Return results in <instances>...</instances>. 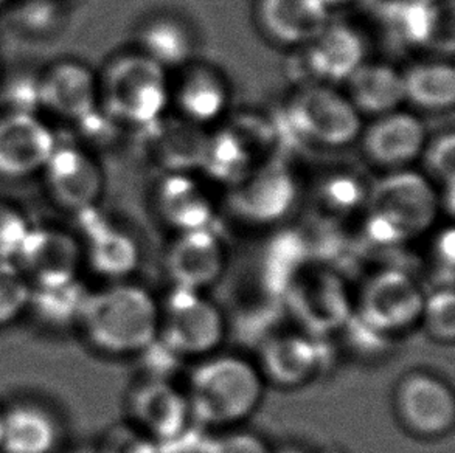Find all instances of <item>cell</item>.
<instances>
[{"label": "cell", "instance_id": "cell-31", "mask_svg": "<svg viewBox=\"0 0 455 453\" xmlns=\"http://www.w3.org/2000/svg\"><path fill=\"white\" fill-rule=\"evenodd\" d=\"M419 330L437 345H454L455 292L452 284H437L431 290H426Z\"/></svg>", "mask_w": 455, "mask_h": 453}, {"label": "cell", "instance_id": "cell-9", "mask_svg": "<svg viewBox=\"0 0 455 453\" xmlns=\"http://www.w3.org/2000/svg\"><path fill=\"white\" fill-rule=\"evenodd\" d=\"M286 115L299 137L319 147H347L363 132V116L326 84L302 87L290 99Z\"/></svg>", "mask_w": 455, "mask_h": 453}, {"label": "cell", "instance_id": "cell-23", "mask_svg": "<svg viewBox=\"0 0 455 453\" xmlns=\"http://www.w3.org/2000/svg\"><path fill=\"white\" fill-rule=\"evenodd\" d=\"M83 259L106 282L131 280L142 261V250L131 233L109 224H97L86 232Z\"/></svg>", "mask_w": 455, "mask_h": 453}, {"label": "cell", "instance_id": "cell-25", "mask_svg": "<svg viewBox=\"0 0 455 453\" xmlns=\"http://www.w3.org/2000/svg\"><path fill=\"white\" fill-rule=\"evenodd\" d=\"M172 99L182 114V120L196 126L207 124L218 120L228 107V83L210 66H185Z\"/></svg>", "mask_w": 455, "mask_h": 453}, {"label": "cell", "instance_id": "cell-36", "mask_svg": "<svg viewBox=\"0 0 455 453\" xmlns=\"http://www.w3.org/2000/svg\"><path fill=\"white\" fill-rule=\"evenodd\" d=\"M95 449L99 453H160L162 448L126 419L106 430Z\"/></svg>", "mask_w": 455, "mask_h": 453}, {"label": "cell", "instance_id": "cell-5", "mask_svg": "<svg viewBox=\"0 0 455 453\" xmlns=\"http://www.w3.org/2000/svg\"><path fill=\"white\" fill-rule=\"evenodd\" d=\"M228 317L207 292L172 288L159 298L157 343L176 361L197 362L221 351Z\"/></svg>", "mask_w": 455, "mask_h": 453}, {"label": "cell", "instance_id": "cell-35", "mask_svg": "<svg viewBox=\"0 0 455 453\" xmlns=\"http://www.w3.org/2000/svg\"><path fill=\"white\" fill-rule=\"evenodd\" d=\"M197 453H275L263 436L243 427L210 432Z\"/></svg>", "mask_w": 455, "mask_h": 453}, {"label": "cell", "instance_id": "cell-37", "mask_svg": "<svg viewBox=\"0 0 455 453\" xmlns=\"http://www.w3.org/2000/svg\"><path fill=\"white\" fill-rule=\"evenodd\" d=\"M425 165L432 178L440 184L455 182V139L452 132L440 135L437 139L426 143Z\"/></svg>", "mask_w": 455, "mask_h": 453}, {"label": "cell", "instance_id": "cell-13", "mask_svg": "<svg viewBox=\"0 0 455 453\" xmlns=\"http://www.w3.org/2000/svg\"><path fill=\"white\" fill-rule=\"evenodd\" d=\"M228 270L226 245L212 226L176 233L165 255L172 288L209 292Z\"/></svg>", "mask_w": 455, "mask_h": 453}, {"label": "cell", "instance_id": "cell-27", "mask_svg": "<svg viewBox=\"0 0 455 453\" xmlns=\"http://www.w3.org/2000/svg\"><path fill=\"white\" fill-rule=\"evenodd\" d=\"M406 101L419 109L442 112L455 103V70L444 61L413 64L403 72Z\"/></svg>", "mask_w": 455, "mask_h": 453}, {"label": "cell", "instance_id": "cell-24", "mask_svg": "<svg viewBox=\"0 0 455 453\" xmlns=\"http://www.w3.org/2000/svg\"><path fill=\"white\" fill-rule=\"evenodd\" d=\"M347 99L359 115L381 116L406 103L403 72L382 62H363L345 81Z\"/></svg>", "mask_w": 455, "mask_h": 453}, {"label": "cell", "instance_id": "cell-15", "mask_svg": "<svg viewBox=\"0 0 455 453\" xmlns=\"http://www.w3.org/2000/svg\"><path fill=\"white\" fill-rule=\"evenodd\" d=\"M363 134V153L373 163L388 170H404L419 159L427 143L425 124L409 112L376 116Z\"/></svg>", "mask_w": 455, "mask_h": 453}, {"label": "cell", "instance_id": "cell-44", "mask_svg": "<svg viewBox=\"0 0 455 453\" xmlns=\"http://www.w3.org/2000/svg\"><path fill=\"white\" fill-rule=\"evenodd\" d=\"M0 411H2V410H0Z\"/></svg>", "mask_w": 455, "mask_h": 453}, {"label": "cell", "instance_id": "cell-10", "mask_svg": "<svg viewBox=\"0 0 455 453\" xmlns=\"http://www.w3.org/2000/svg\"><path fill=\"white\" fill-rule=\"evenodd\" d=\"M128 421L160 448L178 442L195 427L184 386L170 378L147 376L126 399Z\"/></svg>", "mask_w": 455, "mask_h": 453}, {"label": "cell", "instance_id": "cell-33", "mask_svg": "<svg viewBox=\"0 0 455 453\" xmlns=\"http://www.w3.org/2000/svg\"><path fill=\"white\" fill-rule=\"evenodd\" d=\"M31 282L14 261L0 259V328L16 323L28 313Z\"/></svg>", "mask_w": 455, "mask_h": 453}, {"label": "cell", "instance_id": "cell-38", "mask_svg": "<svg viewBox=\"0 0 455 453\" xmlns=\"http://www.w3.org/2000/svg\"><path fill=\"white\" fill-rule=\"evenodd\" d=\"M30 232L31 226L18 210L0 203V259L16 261Z\"/></svg>", "mask_w": 455, "mask_h": 453}, {"label": "cell", "instance_id": "cell-14", "mask_svg": "<svg viewBox=\"0 0 455 453\" xmlns=\"http://www.w3.org/2000/svg\"><path fill=\"white\" fill-rule=\"evenodd\" d=\"M56 147L52 131L33 112L0 118V174L18 179L41 171Z\"/></svg>", "mask_w": 455, "mask_h": 453}, {"label": "cell", "instance_id": "cell-43", "mask_svg": "<svg viewBox=\"0 0 455 453\" xmlns=\"http://www.w3.org/2000/svg\"><path fill=\"white\" fill-rule=\"evenodd\" d=\"M6 0H0V6L4 5L5 4Z\"/></svg>", "mask_w": 455, "mask_h": 453}, {"label": "cell", "instance_id": "cell-20", "mask_svg": "<svg viewBox=\"0 0 455 453\" xmlns=\"http://www.w3.org/2000/svg\"><path fill=\"white\" fill-rule=\"evenodd\" d=\"M83 261V247L72 236L53 230L31 228L14 263L31 282H41L80 275Z\"/></svg>", "mask_w": 455, "mask_h": 453}, {"label": "cell", "instance_id": "cell-19", "mask_svg": "<svg viewBox=\"0 0 455 453\" xmlns=\"http://www.w3.org/2000/svg\"><path fill=\"white\" fill-rule=\"evenodd\" d=\"M44 170L49 176L52 193L66 209L75 211L92 209L101 196L103 178L100 168L81 151L56 147Z\"/></svg>", "mask_w": 455, "mask_h": 453}, {"label": "cell", "instance_id": "cell-29", "mask_svg": "<svg viewBox=\"0 0 455 453\" xmlns=\"http://www.w3.org/2000/svg\"><path fill=\"white\" fill-rule=\"evenodd\" d=\"M143 55L168 68H185L195 52V43L188 28L170 16L149 20L140 31Z\"/></svg>", "mask_w": 455, "mask_h": 453}, {"label": "cell", "instance_id": "cell-34", "mask_svg": "<svg viewBox=\"0 0 455 453\" xmlns=\"http://www.w3.org/2000/svg\"><path fill=\"white\" fill-rule=\"evenodd\" d=\"M369 191L351 174H334L326 179L319 191L320 203L331 213H350L367 201Z\"/></svg>", "mask_w": 455, "mask_h": 453}, {"label": "cell", "instance_id": "cell-11", "mask_svg": "<svg viewBox=\"0 0 455 453\" xmlns=\"http://www.w3.org/2000/svg\"><path fill=\"white\" fill-rule=\"evenodd\" d=\"M325 340L292 328L272 332L259 345L253 359L266 385L292 392L309 385L325 365Z\"/></svg>", "mask_w": 455, "mask_h": 453}, {"label": "cell", "instance_id": "cell-30", "mask_svg": "<svg viewBox=\"0 0 455 453\" xmlns=\"http://www.w3.org/2000/svg\"><path fill=\"white\" fill-rule=\"evenodd\" d=\"M452 27L454 0H411L401 10V33L417 45H443L444 28Z\"/></svg>", "mask_w": 455, "mask_h": 453}, {"label": "cell", "instance_id": "cell-28", "mask_svg": "<svg viewBox=\"0 0 455 453\" xmlns=\"http://www.w3.org/2000/svg\"><path fill=\"white\" fill-rule=\"evenodd\" d=\"M252 165V149L240 132L230 129L205 137L199 168L210 178L235 187L253 171Z\"/></svg>", "mask_w": 455, "mask_h": 453}, {"label": "cell", "instance_id": "cell-3", "mask_svg": "<svg viewBox=\"0 0 455 453\" xmlns=\"http://www.w3.org/2000/svg\"><path fill=\"white\" fill-rule=\"evenodd\" d=\"M365 210L369 241L381 247H396L429 232L437 222L442 203L425 176L398 170L370 188Z\"/></svg>", "mask_w": 455, "mask_h": 453}, {"label": "cell", "instance_id": "cell-7", "mask_svg": "<svg viewBox=\"0 0 455 453\" xmlns=\"http://www.w3.org/2000/svg\"><path fill=\"white\" fill-rule=\"evenodd\" d=\"M101 92L114 118L137 128L162 120L172 99L165 68L142 52L112 62Z\"/></svg>", "mask_w": 455, "mask_h": 453}, {"label": "cell", "instance_id": "cell-39", "mask_svg": "<svg viewBox=\"0 0 455 453\" xmlns=\"http://www.w3.org/2000/svg\"><path fill=\"white\" fill-rule=\"evenodd\" d=\"M431 261L438 274H443V282L452 284L455 264V233L450 226L438 234L431 250Z\"/></svg>", "mask_w": 455, "mask_h": 453}, {"label": "cell", "instance_id": "cell-40", "mask_svg": "<svg viewBox=\"0 0 455 453\" xmlns=\"http://www.w3.org/2000/svg\"><path fill=\"white\" fill-rule=\"evenodd\" d=\"M68 453H99V450L95 448H80V449H75V450H72V452Z\"/></svg>", "mask_w": 455, "mask_h": 453}, {"label": "cell", "instance_id": "cell-17", "mask_svg": "<svg viewBox=\"0 0 455 453\" xmlns=\"http://www.w3.org/2000/svg\"><path fill=\"white\" fill-rule=\"evenodd\" d=\"M156 207L176 233L212 226L216 209L205 187L187 172H170L157 187Z\"/></svg>", "mask_w": 455, "mask_h": 453}, {"label": "cell", "instance_id": "cell-16", "mask_svg": "<svg viewBox=\"0 0 455 453\" xmlns=\"http://www.w3.org/2000/svg\"><path fill=\"white\" fill-rule=\"evenodd\" d=\"M55 413L31 401L0 411V453H55L61 444Z\"/></svg>", "mask_w": 455, "mask_h": 453}, {"label": "cell", "instance_id": "cell-1", "mask_svg": "<svg viewBox=\"0 0 455 453\" xmlns=\"http://www.w3.org/2000/svg\"><path fill=\"white\" fill-rule=\"evenodd\" d=\"M266 388L255 361L222 351L193 362L184 385L193 424L207 432L243 427L263 404Z\"/></svg>", "mask_w": 455, "mask_h": 453}, {"label": "cell", "instance_id": "cell-4", "mask_svg": "<svg viewBox=\"0 0 455 453\" xmlns=\"http://www.w3.org/2000/svg\"><path fill=\"white\" fill-rule=\"evenodd\" d=\"M426 290L412 272L381 267L355 290L353 319L378 338L394 342L419 330Z\"/></svg>", "mask_w": 455, "mask_h": 453}, {"label": "cell", "instance_id": "cell-6", "mask_svg": "<svg viewBox=\"0 0 455 453\" xmlns=\"http://www.w3.org/2000/svg\"><path fill=\"white\" fill-rule=\"evenodd\" d=\"M280 298L294 328L320 340L342 332L355 314V290L328 266L307 264Z\"/></svg>", "mask_w": 455, "mask_h": 453}, {"label": "cell", "instance_id": "cell-12", "mask_svg": "<svg viewBox=\"0 0 455 453\" xmlns=\"http://www.w3.org/2000/svg\"><path fill=\"white\" fill-rule=\"evenodd\" d=\"M299 197L294 174L282 163H266L232 187L230 210L249 226H277L291 215Z\"/></svg>", "mask_w": 455, "mask_h": 453}, {"label": "cell", "instance_id": "cell-8", "mask_svg": "<svg viewBox=\"0 0 455 453\" xmlns=\"http://www.w3.org/2000/svg\"><path fill=\"white\" fill-rule=\"evenodd\" d=\"M401 429L421 441H438L455 427V392L450 380L425 368L401 374L392 392Z\"/></svg>", "mask_w": 455, "mask_h": 453}, {"label": "cell", "instance_id": "cell-26", "mask_svg": "<svg viewBox=\"0 0 455 453\" xmlns=\"http://www.w3.org/2000/svg\"><path fill=\"white\" fill-rule=\"evenodd\" d=\"M89 292L80 275L31 282L28 313L33 314L41 325L52 330L74 328L80 323Z\"/></svg>", "mask_w": 455, "mask_h": 453}, {"label": "cell", "instance_id": "cell-22", "mask_svg": "<svg viewBox=\"0 0 455 453\" xmlns=\"http://www.w3.org/2000/svg\"><path fill=\"white\" fill-rule=\"evenodd\" d=\"M99 84L89 68L66 62L39 83V99L50 111L72 120H86L97 107Z\"/></svg>", "mask_w": 455, "mask_h": 453}, {"label": "cell", "instance_id": "cell-18", "mask_svg": "<svg viewBox=\"0 0 455 453\" xmlns=\"http://www.w3.org/2000/svg\"><path fill=\"white\" fill-rule=\"evenodd\" d=\"M307 68L319 84L345 83L365 62L363 36L348 25L331 24L305 45Z\"/></svg>", "mask_w": 455, "mask_h": 453}, {"label": "cell", "instance_id": "cell-32", "mask_svg": "<svg viewBox=\"0 0 455 453\" xmlns=\"http://www.w3.org/2000/svg\"><path fill=\"white\" fill-rule=\"evenodd\" d=\"M196 124L182 120L180 126L162 129L159 155L172 172H185L190 166H199L207 135L199 134Z\"/></svg>", "mask_w": 455, "mask_h": 453}, {"label": "cell", "instance_id": "cell-41", "mask_svg": "<svg viewBox=\"0 0 455 453\" xmlns=\"http://www.w3.org/2000/svg\"><path fill=\"white\" fill-rule=\"evenodd\" d=\"M344 2H348V0H323V4L328 8H330V5H338V4H344Z\"/></svg>", "mask_w": 455, "mask_h": 453}, {"label": "cell", "instance_id": "cell-21", "mask_svg": "<svg viewBox=\"0 0 455 453\" xmlns=\"http://www.w3.org/2000/svg\"><path fill=\"white\" fill-rule=\"evenodd\" d=\"M259 18L278 43L305 47L330 25V8L323 0H259Z\"/></svg>", "mask_w": 455, "mask_h": 453}, {"label": "cell", "instance_id": "cell-42", "mask_svg": "<svg viewBox=\"0 0 455 453\" xmlns=\"http://www.w3.org/2000/svg\"><path fill=\"white\" fill-rule=\"evenodd\" d=\"M275 453H303V452H299V450H286V452H277V450H275Z\"/></svg>", "mask_w": 455, "mask_h": 453}, {"label": "cell", "instance_id": "cell-2", "mask_svg": "<svg viewBox=\"0 0 455 453\" xmlns=\"http://www.w3.org/2000/svg\"><path fill=\"white\" fill-rule=\"evenodd\" d=\"M76 328L100 354L140 357L157 342L159 298L132 280L106 282L87 295Z\"/></svg>", "mask_w": 455, "mask_h": 453}]
</instances>
